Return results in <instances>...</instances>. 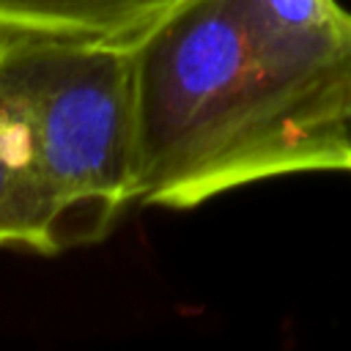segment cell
Listing matches in <instances>:
<instances>
[{
    "label": "cell",
    "instance_id": "6da1fadb",
    "mask_svg": "<svg viewBox=\"0 0 351 351\" xmlns=\"http://www.w3.org/2000/svg\"><path fill=\"white\" fill-rule=\"evenodd\" d=\"M134 203L192 208L296 173L236 0H181L132 47Z\"/></svg>",
    "mask_w": 351,
    "mask_h": 351
},
{
    "label": "cell",
    "instance_id": "7a4b0ae2",
    "mask_svg": "<svg viewBox=\"0 0 351 351\" xmlns=\"http://www.w3.org/2000/svg\"><path fill=\"white\" fill-rule=\"evenodd\" d=\"M0 90L25 129L58 252L101 239L134 203L132 47L0 33Z\"/></svg>",
    "mask_w": 351,
    "mask_h": 351
},
{
    "label": "cell",
    "instance_id": "3957f363",
    "mask_svg": "<svg viewBox=\"0 0 351 351\" xmlns=\"http://www.w3.org/2000/svg\"><path fill=\"white\" fill-rule=\"evenodd\" d=\"M296 173L337 170L351 101V14L335 0H236Z\"/></svg>",
    "mask_w": 351,
    "mask_h": 351
},
{
    "label": "cell",
    "instance_id": "277c9868",
    "mask_svg": "<svg viewBox=\"0 0 351 351\" xmlns=\"http://www.w3.org/2000/svg\"><path fill=\"white\" fill-rule=\"evenodd\" d=\"M181 0H0V33L134 47Z\"/></svg>",
    "mask_w": 351,
    "mask_h": 351
},
{
    "label": "cell",
    "instance_id": "5b68a950",
    "mask_svg": "<svg viewBox=\"0 0 351 351\" xmlns=\"http://www.w3.org/2000/svg\"><path fill=\"white\" fill-rule=\"evenodd\" d=\"M0 247L58 252L55 225L38 186L25 129L0 90Z\"/></svg>",
    "mask_w": 351,
    "mask_h": 351
},
{
    "label": "cell",
    "instance_id": "8992f818",
    "mask_svg": "<svg viewBox=\"0 0 351 351\" xmlns=\"http://www.w3.org/2000/svg\"><path fill=\"white\" fill-rule=\"evenodd\" d=\"M337 170H351V101L337 123Z\"/></svg>",
    "mask_w": 351,
    "mask_h": 351
}]
</instances>
